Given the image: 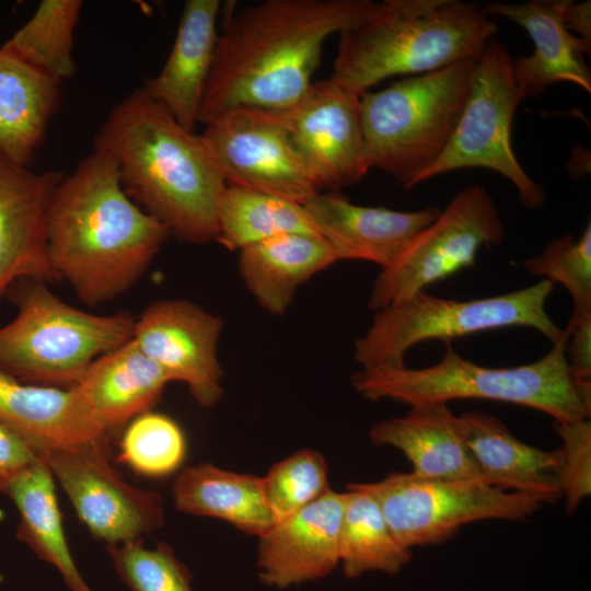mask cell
<instances>
[{
	"label": "cell",
	"instance_id": "6da1fadb",
	"mask_svg": "<svg viewBox=\"0 0 591 591\" xmlns=\"http://www.w3.org/2000/svg\"><path fill=\"white\" fill-rule=\"evenodd\" d=\"M371 0H264L229 12L218 35L198 123L239 107L282 111L313 83L325 40L359 23Z\"/></svg>",
	"mask_w": 591,
	"mask_h": 591
},
{
	"label": "cell",
	"instance_id": "7a4b0ae2",
	"mask_svg": "<svg viewBox=\"0 0 591 591\" xmlns=\"http://www.w3.org/2000/svg\"><path fill=\"white\" fill-rule=\"evenodd\" d=\"M46 234L58 280L68 282L89 306L130 289L171 236L164 224L127 196L115 159L99 150L56 186Z\"/></svg>",
	"mask_w": 591,
	"mask_h": 591
},
{
	"label": "cell",
	"instance_id": "3957f363",
	"mask_svg": "<svg viewBox=\"0 0 591 591\" xmlns=\"http://www.w3.org/2000/svg\"><path fill=\"white\" fill-rule=\"evenodd\" d=\"M93 150L115 159L127 196L171 235L192 244L217 240L227 184L201 135L184 129L142 89L111 111Z\"/></svg>",
	"mask_w": 591,
	"mask_h": 591
},
{
	"label": "cell",
	"instance_id": "277c9868",
	"mask_svg": "<svg viewBox=\"0 0 591 591\" xmlns=\"http://www.w3.org/2000/svg\"><path fill=\"white\" fill-rule=\"evenodd\" d=\"M482 5L459 0H385L340 32L333 81L358 95L398 74L474 59L497 33Z\"/></svg>",
	"mask_w": 591,
	"mask_h": 591
},
{
	"label": "cell",
	"instance_id": "5b68a950",
	"mask_svg": "<svg viewBox=\"0 0 591 591\" xmlns=\"http://www.w3.org/2000/svg\"><path fill=\"white\" fill-rule=\"evenodd\" d=\"M565 331V329H564ZM567 334L541 359L513 368H488L462 358L445 343L440 361L422 369H361L350 378L364 398H390L409 406L453 399H490L546 413L555 422L589 419L591 395L572 380L566 359Z\"/></svg>",
	"mask_w": 591,
	"mask_h": 591
},
{
	"label": "cell",
	"instance_id": "8992f818",
	"mask_svg": "<svg viewBox=\"0 0 591 591\" xmlns=\"http://www.w3.org/2000/svg\"><path fill=\"white\" fill-rule=\"evenodd\" d=\"M48 282L16 280L7 291L16 316L0 327V373L35 385L70 387L102 355L132 338L129 312L88 313L58 298Z\"/></svg>",
	"mask_w": 591,
	"mask_h": 591
},
{
	"label": "cell",
	"instance_id": "52a82bcc",
	"mask_svg": "<svg viewBox=\"0 0 591 591\" xmlns=\"http://www.w3.org/2000/svg\"><path fill=\"white\" fill-rule=\"evenodd\" d=\"M477 58L360 95L371 169L389 174L404 189L415 187L418 176L451 140L470 94Z\"/></svg>",
	"mask_w": 591,
	"mask_h": 591
},
{
	"label": "cell",
	"instance_id": "ba28073f",
	"mask_svg": "<svg viewBox=\"0 0 591 591\" xmlns=\"http://www.w3.org/2000/svg\"><path fill=\"white\" fill-rule=\"evenodd\" d=\"M554 283L546 279L512 292L474 300H451L418 292L374 313L366 334L355 341L361 369L405 366L407 350L425 340L451 339L505 327L536 329L553 343L565 336L546 310Z\"/></svg>",
	"mask_w": 591,
	"mask_h": 591
},
{
	"label": "cell",
	"instance_id": "9c48e42d",
	"mask_svg": "<svg viewBox=\"0 0 591 591\" xmlns=\"http://www.w3.org/2000/svg\"><path fill=\"white\" fill-rule=\"evenodd\" d=\"M512 59L502 43L493 38L485 45L451 140L415 186L452 171L484 167L510 181L525 208L544 207V187L520 165L511 146L512 120L523 100L513 80Z\"/></svg>",
	"mask_w": 591,
	"mask_h": 591
},
{
	"label": "cell",
	"instance_id": "30bf717a",
	"mask_svg": "<svg viewBox=\"0 0 591 591\" xmlns=\"http://www.w3.org/2000/svg\"><path fill=\"white\" fill-rule=\"evenodd\" d=\"M354 485L375 499L394 537L409 549L441 543L470 522L524 520L543 503L483 482L428 478L412 472Z\"/></svg>",
	"mask_w": 591,
	"mask_h": 591
},
{
	"label": "cell",
	"instance_id": "8fae6325",
	"mask_svg": "<svg viewBox=\"0 0 591 591\" xmlns=\"http://www.w3.org/2000/svg\"><path fill=\"white\" fill-rule=\"evenodd\" d=\"M498 208L486 188L460 190L429 225L378 275L368 300L374 312L402 303L457 271L473 267L482 246L505 237Z\"/></svg>",
	"mask_w": 591,
	"mask_h": 591
},
{
	"label": "cell",
	"instance_id": "7c38bea8",
	"mask_svg": "<svg viewBox=\"0 0 591 591\" xmlns=\"http://www.w3.org/2000/svg\"><path fill=\"white\" fill-rule=\"evenodd\" d=\"M201 137L227 185L273 194L302 205L320 192L279 111L231 109L206 125Z\"/></svg>",
	"mask_w": 591,
	"mask_h": 591
},
{
	"label": "cell",
	"instance_id": "4fadbf2b",
	"mask_svg": "<svg viewBox=\"0 0 591 591\" xmlns=\"http://www.w3.org/2000/svg\"><path fill=\"white\" fill-rule=\"evenodd\" d=\"M44 456L78 517L107 545L141 540L164 524L161 495L128 484L109 462L107 442L57 449Z\"/></svg>",
	"mask_w": 591,
	"mask_h": 591
},
{
	"label": "cell",
	"instance_id": "5bb4252c",
	"mask_svg": "<svg viewBox=\"0 0 591 591\" xmlns=\"http://www.w3.org/2000/svg\"><path fill=\"white\" fill-rule=\"evenodd\" d=\"M359 102L360 95L328 78L313 82L298 102L279 111L320 192L351 186L371 169Z\"/></svg>",
	"mask_w": 591,
	"mask_h": 591
},
{
	"label": "cell",
	"instance_id": "9a60e30c",
	"mask_svg": "<svg viewBox=\"0 0 591 591\" xmlns=\"http://www.w3.org/2000/svg\"><path fill=\"white\" fill-rule=\"evenodd\" d=\"M223 320L198 304L160 300L135 321L132 340L170 381L185 383L195 401L210 407L223 395L218 343Z\"/></svg>",
	"mask_w": 591,
	"mask_h": 591
},
{
	"label": "cell",
	"instance_id": "2e32d148",
	"mask_svg": "<svg viewBox=\"0 0 591 591\" xmlns=\"http://www.w3.org/2000/svg\"><path fill=\"white\" fill-rule=\"evenodd\" d=\"M59 171L35 173L0 153V301L19 279L58 280L47 253L46 219Z\"/></svg>",
	"mask_w": 591,
	"mask_h": 591
},
{
	"label": "cell",
	"instance_id": "e0dca14e",
	"mask_svg": "<svg viewBox=\"0 0 591 591\" xmlns=\"http://www.w3.org/2000/svg\"><path fill=\"white\" fill-rule=\"evenodd\" d=\"M344 493L329 489L259 536V580L285 589L331 575L339 564Z\"/></svg>",
	"mask_w": 591,
	"mask_h": 591
},
{
	"label": "cell",
	"instance_id": "ac0fdd59",
	"mask_svg": "<svg viewBox=\"0 0 591 591\" xmlns=\"http://www.w3.org/2000/svg\"><path fill=\"white\" fill-rule=\"evenodd\" d=\"M304 207L337 260H366L382 268L391 265L441 212L433 206L415 211L360 206L344 196L321 192Z\"/></svg>",
	"mask_w": 591,
	"mask_h": 591
},
{
	"label": "cell",
	"instance_id": "d6986e66",
	"mask_svg": "<svg viewBox=\"0 0 591 591\" xmlns=\"http://www.w3.org/2000/svg\"><path fill=\"white\" fill-rule=\"evenodd\" d=\"M569 0H531L522 3L486 2L487 15H499L526 31L534 44L529 56L512 59L514 83L524 100L542 94L557 82H569L591 92V70L584 55L591 44L564 24Z\"/></svg>",
	"mask_w": 591,
	"mask_h": 591
},
{
	"label": "cell",
	"instance_id": "ffe728a7",
	"mask_svg": "<svg viewBox=\"0 0 591 591\" xmlns=\"http://www.w3.org/2000/svg\"><path fill=\"white\" fill-rule=\"evenodd\" d=\"M219 0H187L174 43L161 71L141 88L194 132L218 40Z\"/></svg>",
	"mask_w": 591,
	"mask_h": 591
},
{
	"label": "cell",
	"instance_id": "44dd1931",
	"mask_svg": "<svg viewBox=\"0 0 591 591\" xmlns=\"http://www.w3.org/2000/svg\"><path fill=\"white\" fill-rule=\"evenodd\" d=\"M462 438L487 483L543 502L563 496L560 450L547 452L517 439L497 417L480 410L457 416Z\"/></svg>",
	"mask_w": 591,
	"mask_h": 591
},
{
	"label": "cell",
	"instance_id": "7402d4cb",
	"mask_svg": "<svg viewBox=\"0 0 591 591\" xmlns=\"http://www.w3.org/2000/svg\"><path fill=\"white\" fill-rule=\"evenodd\" d=\"M0 421L42 454L107 442L74 385L62 389L20 382L0 373Z\"/></svg>",
	"mask_w": 591,
	"mask_h": 591
},
{
	"label": "cell",
	"instance_id": "603a6c76",
	"mask_svg": "<svg viewBox=\"0 0 591 591\" xmlns=\"http://www.w3.org/2000/svg\"><path fill=\"white\" fill-rule=\"evenodd\" d=\"M374 445L401 450L413 474L428 478L487 483L466 447L447 403H419L403 417L376 422L370 430Z\"/></svg>",
	"mask_w": 591,
	"mask_h": 591
},
{
	"label": "cell",
	"instance_id": "cb8c5ba5",
	"mask_svg": "<svg viewBox=\"0 0 591 591\" xmlns=\"http://www.w3.org/2000/svg\"><path fill=\"white\" fill-rule=\"evenodd\" d=\"M169 382L131 338L95 359L74 386L94 422L108 436L150 412Z\"/></svg>",
	"mask_w": 591,
	"mask_h": 591
},
{
	"label": "cell",
	"instance_id": "d4e9b609",
	"mask_svg": "<svg viewBox=\"0 0 591 591\" xmlns=\"http://www.w3.org/2000/svg\"><path fill=\"white\" fill-rule=\"evenodd\" d=\"M62 82L0 47V153L28 166L59 108Z\"/></svg>",
	"mask_w": 591,
	"mask_h": 591
},
{
	"label": "cell",
	"instance_id": "484cf974",
	"mask_svg": "<svg viewBox=\"0 0 591 591\" xmlns=\"http://www.w3.org/2000/svg\"><path fill=\"white\" fill-rule=\"evenodd\" d=\"M335 262L331 245L321 235L285 233L242 248L239 268L258 304L280 315L302 283Z\"/></svg>",
	"mask_w": 591,
	"mask_h": 591
},
{
	"label": "cell",
	"instance_id": "4316f807",
	"mask_svg": "<svg viewBox=\"0 0 591 591\" xmlns=\"http://www.w3.org/2000/svg\"><path fill=\"white\" fill-rule=\"evenodd\" d=\"M177 510L224 520L262 536L274 525L263 478L219 468L210 463L185 468L172 485Z\"/></svg>",
	"mask_w": 591,
	"mask_h": 591
},
{
	"label": "cell",
	"instance_id": "83f0119b",
	"mask_svg": "<svg viewBox=\"0 0 591 591\" xmlns=\"http://www.w3.org/2000/svg\"><path fill=\"white\" fill-rule=\"evenodd\" d=\"M5 495L15 505L20 522L16 536L42 560L54 566L70 591H93L70 554L55 493L54 476L45 461L20 474Z\"/></svg>",
	"mask_w": 591,
	"mask_h": 591
},
{
	"label": "cell",
	"instance_id": "f1b7e54d",
	"mask_svg": "<svg viewBox=\"0 0 591 591\" xmlns=\"http://www.w3.org/2000/svg\"><path fill=\"white\" fill-rule=\"evenodd\" d=\"M321 235L304 205L273 194L227 185L218 209L216 242L241 251L285 234Z\"/></svg>",
	"mask_w": 591,
	"mask_h": 591
},
{
	"label": "cell",
	"instance_id": "f546056e",
	"mask_svg": "<svg viewBox=\"0 0 591 591\" xmlns=\"http://www.w3.org/2000/svg\"><path fill=\"white\" fill-rule=\"evenodd\" d=\"M410 549L394 537L375 499L350 483L344 493L339 533V563L347 578L368 571L397 572L410 559Z\"/></svg>",
	"mask_w": 591,
	"mask_h": 591
},
{
	"label": "cell",
	"instance_id": "4dcf8cb0",
	"mask_svg": "<svg viewBox=\"0 0 591 591\" xmlns=\"http://www.w3.org/2000/svg\"><path fill=\"white\" fill-rule=\"evenodd\" d=\"M80 0H44L3 45L35 68L62 82L76 73L73 36Z\"/></svg>",
	"mask_w": 591,
	"mask_h": 591
},
{
	"label": "cell",
	"instance_id": "1f68e13d",
	"mask_svg": "<svg viewBox=\"0 0 591 591\" xmlns=\"http://www.w3.org/2000/svg\"><path fill=\"white\" fill-rule=\"evenodd\" d=\"M185 453L181 427L165 415L147 412L126 428L119 460L139 474L164 476L179 467Z\"/></svg>",
	"mask_w": 591,
	"mask_h": 591
},
{
	"label": "cell",
	"instance_id": "d6a6232c",
	"mask_svg": "<svg viewBox=\"0 0 591 591\" xmlns=\"http://www.w3.org/2000/svg\"><path fill=\"white\" fill-rule=\"evenodd\" d=\"M262 478L275 523L298 512L331 489L326 462L321 453L311 449L300 450L276 463Z\"/></svg>",
	"mask_w": 591,
	"mask_h": 591
},
{
	"label": "cell",
	"instance_id": "836d02e7",
	"mask_svg": "<svg viewBox=\"0 0 591 591\" xmlns=\"http://www.w3.org/2000/svg\"><path fill=\"white\" fill-rule=\"evenodd\" d=\"M534 276L563 285L571 296L572 314L591 312V224L576 237L567 233L547 243L536 256L522 263Z\"/></svg>",
	"mask_w": 591,
	"mask_h": 591
},
{
	"label": "cell",
	"instance_id": "e575fe53",
	"mask_svg": "<svg viewBox=\"0 0 591 591\" xmlns=\"http://www.w3.org/2000/svg\"><path fill=\"white\" fill-rule=\"evenodd\" d=\"M116 572L130 591H193L187 566L164 542L148 548L141 540L106 545Z\"/></svg>",
	"mask_w": 591,
	"mask_h": 591
},
{
	"label": "cell",
	"instance_id": "d590c367",
	"mask_svg": "<svg viewBox=\"0 0 591 591\" xmlns=\"http://www.w3.org/2000/svg\"><path fill=\"white\" fill-rule=\"evenodd\" d=\"M555 429L563 440L558 480L570 513L591 493V421L555 422Z\"/></svg>",
	"mask_w": 591,
	"mask_h": 591
},
{
	"label": "cell",
	"instance_id": "8d00e7d4",
	"mask_svg": "<svg viewBox=\"0 0 591 591\" xmlns=\"http://www.w3.org/2000/svg\"><path fill=\"white\" fill-rule=\"evenodd\" d=\"M564 329L570 375L582 391L591 393V312L571 314Z\"/></svg>",
	"mask_w": 591,
	"mask_h": 591
},
{
	"label": "cell",
	"instance_id": "74e56055",
	"mask_svg": "<svg viewBox=\"0 0 591 591\" xmlns=\"http://www.w3.org/2000/svg\"><path fill=\"white\" fill-rule=\"evenodd\" d=\"M44 455L0 421V496L5 495L9 485Z\"/></svg>",
	"mask_w": 591,
	"mask_h": 591
},
{
	"label": "cell",
	"instance_id": "f35d334b",
	"mask_svg": "<svg viewBox=\"0 0 591 591\" xmlns=\"http://www.w3.org/2000/svg\"><path fill=\"white\" fill-rule=\"evenodd\" d=\"M564 24L566 28L572 33H577L578 37L591 44V2L586 0L582 2H573L569 0L564 10ZM573 34V33H572Z\"/></svg>",
	"mask_w": 591,
	"mask_h": 591
}]
</instances>
